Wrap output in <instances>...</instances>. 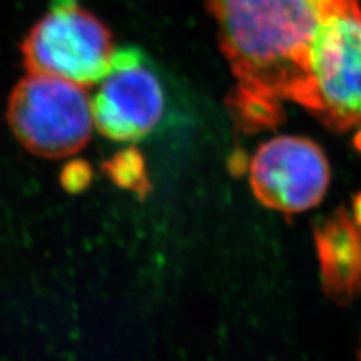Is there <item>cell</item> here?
I'll return each instance as SVG.
<instances>
[{
	"instance_id": "cell-1",
	"label": "cell",
	"mask_w": 361,
	"mask_h": 361,
	"mask_svg": "<svg viewBox=\"0 0 361 361\" xmlns=\"http://www.w3.org/2000/svg\"><path fill=\"white\" fill-rule=\"evenodd\" d=\"M334 0H205L236 86L229 97L244 133L276 128L285 101L300 106L309 53Z\"/></svg>"
},
{
	"instance_id": "cell-2",
	"label": "cell",
	"mask_w": 361,
	"mask_h": 361,
	"mask_svg": "<svg viewBox=\"0 0 361 361\" xmlns=\"http://www.w3.org/2000/svg\"><path fill=\"white\" fill-rule=\"evenodd\" d=\"M300 106L326 128L353 134L361 149V4L334 0L309 53V82Z\"/></svg>"
},
{
	"instance_id": "cell-3",
	"label": "cell",
	"mask_w": 361,
	"mask_h": 361,
	"mask_svg": "<svg viewBox=\"0 0 361 361\" xmlns=\"http://www.w3.org/2000/svg\"><path fill=\"white\" fill-rule=\"evenodd\" d=\"M8 122L32 154L66 157L85 148L94 127L92 99L85 86L47 74H33L14 87Z\"/></svg>"
},
{
	"instance_id": "cell-4",
	"label": "cell",
	"mask_w": 361,
	"mask_h": 361,
	"mask_svg": "<svg viewBox=\"0 0 361 361\" xmlns=\"http://www.w3.org/2000/svg\"><path fill=\"white\" fill-rule=\"evenodd\" d=\"M116 49L109 27L74 2L56 6L33 26L21 44L33 74L65 78L82 86L98 83Z\"/></svg>"
},
{
	"instance_id": "cell-5",
	"label": "cell",
	"mask_w": 361,
	"mask_h": 361,
	"mask_svg": "<svg viewBox=\"0 0 361 361\" xmlns=\"http://www.w3.org/2000/svg\"><path fill=\"white\" fill-rule=\"evenodd\" d=\"M92 99L98 131L118 142L148 135L164 111V90L142 50H116Z\"/></svg>"
},
{
	"instance_id": "cell-6",
	"label": "cell",
	"mask_w": 361,
	"mask_h": 361,
	"mask_svg": "<svg viewBox=\"0 0 361 361\" xmlns=\"http://www.w3.org/2000/svg\"><path fill=\"white\" fill-rule=\"evenodd\" d=\"M250 184L262 205L285 214L307 211L324 199L330 166L318 145L298 135L264 143L250 163Z\"/></svg>"
},
{
	"instance_id": "cell-7",
	"label": "cell",
	"mask_w": 361,
	"mask_h": 361,
	"mask_svg": "<svg viewBox=\"0 0 361 361\" xmlns=\"http://www.w3.org/2000/svg\"><path fill=\"white\" fill-rule=\"evenodd\" d=\"M322 286L337 304L361 293V228L345 208H338L314 228Z\"/></svg>"
},
{
	"instance_id": "cell-8",
	"label": "cell",
	"mask_w": 361,
	"mask_h": 361,
	"mask_svg": "<svg viewBox=\"0 0 361 361\" xmlns=\"http://www.w3.org/2000/svg\"><path fill=\"white\" fill-rule=\"evenodd\" d=\"M103 171L116 185L135 193L140 199L151 193V180L146 171L145 157L135 148L118 152L104 163Z\"/></svg>"
},
{
	"instance_id": "cell-9",
	"label": "cell",
	"mask_w": 361,
	"mask_h": 361,
	"mask_svg": "<svg viewBox=\"0 0 361 361\" xmlns=\"http://www.w3.org/2000/svg\"><path fill=\"white\" fill-rule=\"evenodd\" d=\"M92 179V169L82 160L71 161L68 166H65L62 172V184L63 187L71 191V193H78L83 191Z\"/></svg>"
},
{
	"instance_id": "cell-10",
	"label": "cell",
	"mask_w": 361,
	"mask_h": 361,
	"mask_svg": "<svg viewBox=\"0 0 361 361\" xmlns=\"http://www.w3.org/2000/svg\"><path fill=\"white\" fill-rule=\"evenodd\" d=\"M353 214H354L355 223L361 228V191L353 200Z\"/></svg>"
},
{
	"instance_id": "cell-11",
	"label": "cell",
	"mask_w": 361,
	"mask_h": 361,
	"mask_svg": "<svg viewBox=\"0 0 361 361\" xmlns=\"http://www.w3.org/2000/svg\"><path fill=\"white\" fill-rule=\"evenodd\" d=\"M360 361H361V351H360Z\"/></svg>"
}]
</instances>
